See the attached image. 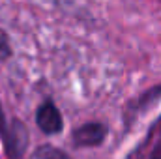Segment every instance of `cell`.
Wrapping results in <instances>:
<instances>
[{"label":"cell","mask_w":161,"mask_h":159,"mask_svg":"<svg viewBox=\"0 0 161 159\" xmlns=\"http://www.w3.org/2000/svg\"><path fill=\"white\" fill-rule=\"evenodd\" d=\"M36 122L40 125V129L47 135H56L62 131L64 122H62V114L58 111V107L53 101H45L41 103L36 111Z\"/></svg>","instance_id":"cell-1"},{"label":"cell","mask_w":161,"mask_h":159,"mask_svg":"<svg viewBox=\"0 0 161 159\" xmlns=\"http://www.w3.org/2000/svg\"><path fill=\"white\" fill-rule=\"evenodd\" d=\"M105 135H107V125H103L99 122H88V123L80 125L79 129H75L73 142L77 146H96V144L103 142Z\"/></svg>","instance_id":"cell-2"},{"label":"cell","mask_w":161,"mask_h":159,"mask_svg":"<svg viewBox=\"0 0 161 159\" xmlns=\"http://www.w3.org/2000/svg\"><path fill=\"white\" fill-rule=\"evenodd\" d=\"M32 159H71L68 154H64L62 150L54 148V146H41L38 148V152L34 154Z\"/></svg>","instance_id":"cell-3"},{"label":"cell","mask_w":161,"mask_h":159,"mask_svg":"<svg viewBox=\"0 0 161 159\" xmlns=\"http://www.w3.org/2000/svg\"><path fill=\"white\" fill-rule=\"evenodd\" d=\"M11 56V45H9V40L8 36L0 30V60H6Z\"/></svg>","instance_id":"cell-4"}]
</instances>
